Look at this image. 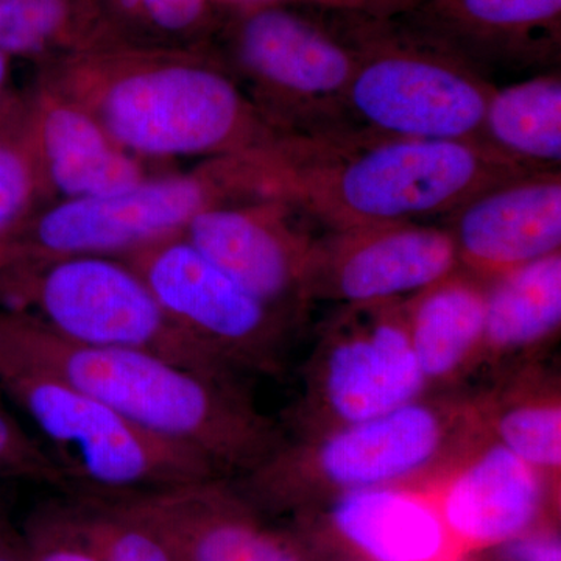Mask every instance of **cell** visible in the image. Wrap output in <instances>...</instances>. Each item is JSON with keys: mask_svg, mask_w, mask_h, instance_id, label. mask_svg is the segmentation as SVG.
<instances>
[{"mask_svg": "<svg viewBox=\"0 0 561 561\" xmlns=\"http://www.w3.org/2000/svg\"><path fill=\"white\" fill-rule=\"evenodd\" d=\"M249 201L289 203L328 231L449 216L479 192L530 173L482 140L350 130L284 136L238 154Z\"/></svg>", "mask_w": 561, "mask_h": 561, "instance_id": "obj_1", "label": "cell"}, {"mask_svg": "<svg viewBox=\"0 0 561 561\" xmlns=\"http://www.w3.org/2000/svg\"><path fill=\"white\" fill-rule=\"evenodd\" d=\"M35 81L79 103L146 161L231 157L284 138L214 46L114 44L43 62Z\"/></svg>", "mask_w": 561, "mask_h": 561, "instance_id": "obj_2", "label": "cell"}, {"mask_svg": "<svg viewBox=\"0 0 561 561\" xmlns=\"http://www.w3.org/2000/svg\"><path fill=\"white\" fill-rule=\"evenodd\" d=\"M0 348L58 376L139 430L201 454L230 481L260 468L287 437L243 382L210 378L142 351L69 342L2 306Z\"/></svg>", "mask_w": 561, "mask_h": 561, "instance_id": "obj_3", "label": "cell"}, {"mask_svg": "<svg viewBox=\"0 0 561 561\" xmlns=\"http://www.w3.org/2000/svg\"><path fill=\"white\" fill-rule=\"evenodd\" d=\"M474 394L430 393L375 419L286 437L260 468L232 481L267 515L346 491L424 486L483 434Z\"/></svg>", "mask_w": 561, "mask_h": 561, "instance_id": "obj_4", "label": "cell"}, {"mask_svg": "<svg viewBox=\"0 0 561 561\" xmlns=\"http://www.w3.org/2000/svg\"><path fill=\"white\" fill-rule=\"evenodd\" d=\"M0 389L60 471L66 496L124 501L221 478L201 454L139 430L90 394L2 348Z\"/></svg>", "mask_w": 561, "mask_h": 561, "instance_id": "obj_5", "label": "cell"}, {"mask_svg": "<svg viewBox=\"0 0 561 561\" xmlns=\"http://www.w3.org/2000/svg\"><path fill=\"white\" fill-rule=\"evenodd\" d=\"M356 50L345 94L351 128L427 140H482L485 73L398 14L339 13Z\"/></svg>", "mask_w": 561, "mask_h": 561, "instance_id": "obj_6", "label": "cell"}, {"mask_svg": "<svg viewBox=\"0 0 561 561\" xmlns=\"http://www.w3.org/2000/svg\"><path fill=\"white\" fill-rule=\"evenodd\" d=\"M0 306L69 342L142 351L224 381L241 376L184 331L121 257L72 256L0 272Z\"/></svg>", "mask_w": 561, "mask_h": 561, "instance_id": "obj_7", "label": "cell"}, {"mask_svg": "<svg viewBox=\"0 0 561 561\" xmlns=\"http://www.w3.org/2000/svg\"><path fill=\"white\" fill-rule=\"evenodd\" d=\"M297 7L231 11L217 50L242 91L284 136L348 130L345 94L356 50L337 25ZM216 35V36H217Z\"/></svg>", "mask_w": 561, "mask_h": 561, "instance_id": "obj_8", "label": "cell"}, {"mask_svg": "<svg viewBox=\"0 0 561 561\" xmlns=\"http://www.w3.org/2000/svg\"><path fill=\"white\" fill-rule=\"evenodd\" d=\"M241 202L228 157L151 175L128 190L57 201L0 241V272L61 257H122L183 234L198 214Z\"/></svg>", "mask_w": 561, "mask_h": 561, "instance_id": "obj_9", "label": "cell"}, {"mask_svg": "<svg viewBox=\"0 0 561 561\" xmlns=\"http://www.w3.org/2000/svg\"><path fill=\"white\" fill-rule=\"evenodd\" d=\"M430 394L409 332L408 298L343 306L324 324L287 412L291 437L375 419Z\"/></svg>", "mask_w": 561, "mask_h": 561, "instance_id": "obj_10", "label": "cell"}, {"mask_svg": "<svg viewBox=\"0 0 561 561\" xmlns=\"http://www.w3.org/2000/svg\"><path fill=\"white\" fill-rule=\"evenodd\" d=\"M121 260L146 280L164 311L236 375H284L297 323L253 297L183 236Z\"/></svg>", "mask_w": 561, "mask_h": 561, "instance_id": "obj_11", "label": "cell"}, {"mask_svg": "<svg viewBox=\"0 0 561 561\" xmlns=\"http://www.w3.org/2000/svg\"><path fill=\"white\" fill-rule=\"evenodd\" d=\"M421 489L434 501L463 561L541 524L560 522V482L486 432Z\"/></svg>", "mask_w": 561, "mask_h": 561, "instance_id": "obj_12", "label": "cell"}, {"mask_svg": "<svg viewBox=\"0 0 561 561\" xmlns=\"http://www.w3.org/2000/svg\"><path fill=\"white\" fill-rule=\"evenodd\" d=\"M451 232L420 221L328 231L316 239L306 295L309 305L404 300L459 271Z\"/></svg>", "mask_w": 561, "mask_h": 561, "instance_id": "obj_13", "label": "cell"}, {"mask_svg": "<svg viewBox=\"0 0 561 561\" xmlns=\"http://www.w3.org/2000/svg\"><path fill=\"white\" fill-rule=\"evenodd\" d=\"M289 203L256 198L198 214L183 238L253 297L298 324L316 236Z\"/></svg>", "mask_w": 561, "mask_h": 561, "instance_id": "obj_14", "label": "cell"}, {"mask_svg": "<svg viewBox=\"0 0 561 561\" xmlns=\"http://www.w3.org/2000/svg\"><path fill=\"white\" fill-rule=\"evenodd\" d=\"M106 502L157 531L176 561H323L297 531L273 523L230 479Z\"/></svg>", "mask_w": 561, "mask_h": 561, "instance_id": "obj_15", "label": "cell"}, {"mask_svg": "<svg viewBox=\"0 0 561 561\" xmlns=\"http://www.w3.org/2000/svg\"><path fill=\"white\" fill-rule=\"evenodd\" d=\"M323 561H463L419 486L346 491L289 515Z\"/></svg>", "mask_w": 561, "mask_h": 561, "instance_id": "obj_16", "label": "cell"}, {"mask_svg": "<svg viewBox=\"0 0 561 561\" xmlns=\"http://www.w3.org/2000/svg\"><path fill=\"white\" fill-rule=\"evenodd\" d=\"M461 271L483 280L561 251L560 171L530 172L479 192L448 216Z\"/></svg>", "mask_w": 561, "mask_h": 561, "instance_id": "obj_17", "label": "cell"}, {"mask_svg": "<svg viewBox=\"0 0 561 561\" xmlns=\"http://www.w3.org/2000/svg\"><path fill=\"white\" fill-rule=\"evenodd\" d=\"M398 18L485 76L491 68L548 72L560 60L561 0H416Z\"/></svg>", "mask_w": 561, "mask_h": 561, "instance_id": "obj_18", "label": "cell"}, {"mask_svg": "<svg viewBox=\"0 0 561 561\" xmlns=\"http://www.w3.org/2000/svg\"><path fill=\"white\" fill-rule=\"evenodd\" d=\"M22 135L51 202L114 194L157 175L79 103L38 81L27 90Z\"/></svg>", "mask_w": 561, "mask_h": 561, "instance_id": "obj_19", "label": "cell"}, {"mask_svg": "<svg viewBox=\"0 0 561 561\" xmlns=\"http://www.w3.org/2000/svg\"><path fill=\"white\" fill-rule=\"evenodd\" d=\"M486 280L461 271L408 298L413 353L430 393L457 391L479 371Z\"/></svg>", "mask_w": 561, "mask_h": 561, "instance_id": "obj_20", "label": "cell"}, {"mask_svg": "<svg viewBox=\"0 0 561 561\" xmlns=\"http://www.w3.org/2000/svg\"><path fill=\"white\" fill-rule=\"evenodd\" d=\"M561 328V251L486 283L481 368L502 373L537 360Z\"/></svg>", "mask_w": 561, "mask_h": 561, "instance_id": "obj_21", "label": "cell"}, {"mask_svg": "<svg viewBox=\"0 0 561 561\" xmlns=\"http://www.w3.org/2000/svg\"><path fill=\"white\" fill-rule=\"evenodd\" d=\"M483 431L513 454L560 482L561 389L556 373L534 360L497 376L474 394Z\"/></svg>", "mask_w": 561, "mask_h": 561, "instance_id": "obj_22", "label": "cell"}, {"mask_svg": "<svg viewBox=\"0 0 561 561\" xmlns=\"http://www.w3.org/2000/svg\"><path fill=\"white\" fill-rule=\"evenodd\" d=\"M130 43L101 0H0V51L35 62Z\"/></svg>", "mask_w": 561, "mask_h": 561, "instance_id": "obj_23", "label": "cell"}, {"mask_svg": "<svg viewBox=\"0 0 561 561\" xmlns=\"http://www.w3.org/2000/svg\"><path fill=\"white\" fill-rule=\"evenodd\" d=\"M482 142L527 171H559L560 73L548 70L496 88L483 117Z\"/></svg>", "mask_w": 561, "mask_h": 561, "instance_id": "obj_24", "label": "cell"}, {"mask_svg": "<svg viewBox=\"0 0 561 561\" xmlns=\"http://www.w3.org/2000/svg\"><path fill=\"white\" fill-rule=\"evenodd\" d=\"M125 39L164 47H209L219 32L213 0H101Z\"/></svg>", "mask_w": 561, "mask_h": 561, "instance_id": "obj_25", "label": "cell"}, {"mask_svg": "<svg viewBox=\"0 0 561 561\" xmlns=\"http://www.w3.org/2000/svg\"><path fill=\"white\" fill-rule=\"evenodd\" d=\"M70 527L103 561H176L168 542L113 502L60 496Z\"/></svg>", "mask_w": 561, "mask_h": 561, "instance_id": "obj_26", "label": "cell"}, {"mask_svg": "<svg viewBox=\"0 0 561 561\" xmlns=\"http://www.w3.org/2000/svg\"><path fill=\"white\" fill-rule=\"evenodd\" d=\"M22 128L16 133L0 135V241L20 228L36 210L51 203L25 144Z\"/></svg>", "mask_w": 561, "mask_h": 561, "instance_id": "obj_27", "label": "cell"}, {"mask_svg": "<svg viewBox=\"0 0 561 561\" xmlns=\"http://www.w3.org/2000/svg\"><path fill=\"white\" fill-rule=\"evenodd\" d=\"M27 482L49 486L60 496L68 494V485L20 419L13 405L0 389V483Z\"/></svg>", "mask_w": 561, "mask_h": 561, "instance_id": "obj_28", "label": "cell"}, {"mask_svg": "<svg viewBox=\"0 0 561 561\" xmlns=\"http://www.w3.org/2000/svg\"><path fill=\"white\" fill-rule=\"evenodd\" d=\"M467 560L561 561L560 522L541 524Z\"/></svg>", "mask_w": 561, "mask_h": 561, "instance_id": "obj_29", "label": "cell"}, {"mask_svg": "<svg viewBox=\"0 0 561 561\" xmlns=\"http://www.w3.org/2000/svg\"><path fill=\"white\" fill-rule=\"evenodd\" d=\"M217 9L228 11L257 7H306L337 13H367L391 16L411 9L415 0H213Z\"/></svg>", "mask_w": 561, "mask_h": 561, "instance_id": "obj_30", "label": "cell"}, {"mask_svg": "<svg viewBox=\"0 0 561 561\" xmlns=\"http://www.w3.org/2000/svg\"><path fill=\"white\" fill-rule=\"evenodd\" d=\"M27 108V90L13 83V58L0 51V135L20 131Z\"/></svg>", "mask_w": 561, "mask_h": 561, "instance_id": "obj_31", "label": "cell"}, {"mask_svg": "<svg viewBox=\"0 0 561 561\" xmlns=\"http://www.w3.org/2000/svg\"><path fill=\"white\" fill-rule=\"evenodd\" d=\"M0 561H27L21 535L5 522L0 523Z\"/></svg>", "mask_w": 561, "mask_h": 561, "instance_id": "obj_32", "label": "cell"}, {"mask_svg": "<svg viewBox=\"0 0 561 561\" xmlns=\"http://www.w3.org/2000/svg\"><path fill=\"white\" fill-rule=\"evenodd\" d=\"M2 522H3L2 516H0V523H2Z\"/></svg>", "mask_w": 561, "mask_h": 561, "instance_id": "obj_33", "label": "cell"}, {"mask_svg": "<svg viewBox=\"0 0 561 561\" xmlns=\"http://www.w3.org/2000/svg\"><path fill=\"white\" fill-rule=\"evenodd\" d=\"M415 2H416V0H415Z\"/></svg>", "mask_w": 561, "mask_h": 561, "instance_id": "obj_34", "label": "cell"}]
</instances>
